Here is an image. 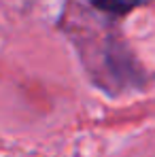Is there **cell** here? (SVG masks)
Listing matches in <instances>:
<instances>
[{"label":"cell","mask_w":155,"mask_h":157,"mask_svg":"<svg viewBox=\"0 0 155 157\" xmlns=\"http://www.w3.org/2000/svg\"><path fill=\"white\" fill-rule=\"evenodd\" d=\"M145 2L147 0H89V4L96 11H100L108 17H115V19L126 17L128 13H132L136 6H140Z\"/></svg>","instance_id":"obj_1"}]
</instances>
